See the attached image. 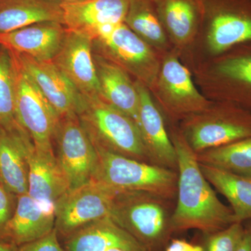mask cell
<instances>
[{"label":"cell","mask_w":251,"mask_h":251,"mask_svg":"<svg viewBox=\"0 0 251 251\" xmlns=\"http://www.w3.org/2000/svg\"><path fill=\"white\" fill-rule=\"evenodd\" d=\"M94 146L98 163L92 179L117 191L148 193L166 201L176 197L177 172L112 152L97 145Z\"/></svg>","instance_id":"5b68a950"},{"label":"cell","mask_w":251,"mask_h":251,"mask_svg":"<svg viewBox=\"0 0 251 251\" xmlns=\"http://www.w3.org/2000/svg\"><path fill=\"white\" fill-rule=\"evenodd\" d=\"M152 1L172 47L188 67L202 23V0Z\"/></svg>","instance_id":"4fadbf2b"},{"label":"cell","mask_w":251,"mask_h":251,"mask_svg":"<svg viewBox=\"0 0 251 251\" xmlns=\"http://www.w3.org/2000/svg\"><path fill=\"white\" fill-rule=\"evenodd\" d=\"M57 160L70 182L71 189L92 179L98 154L77 115L62 117L54 132Z\"/></svg>","instance_id":"8fae6325"},{"label":"cell","mask_w":251,"mask_h":251,"mask_svg":"<svg viewBox=\"0 0 251 251\" xmlns=\"http://www.w3.org/2000/svg\"><path fill=\"white\" fill-rule=\"evenodd\" d=\"M47 21L64 25L60 4L50 0H0V33Z\"/></svg>","instance_id":"cb8c5ba5"},{"label":"cell","mask_w":251,"mask_h":251,"mask_svg":"<svg viewBox=\"0 0 251 251\" xmlns=\"http://www.w3.org/2000/svg\"><path fill=\"white\" fill-rule=\"evenodd\" d=\"M150 91L164 118L173 125L212 103L198 88L191 71L174 49L162 57L156 80Z\"/></svg>","instance_id":"ba28073f"},{"label":"cell","mask_w":251,"mask_h":251,"mask_svg":"<svg viewBox=\"0 0 251 251\" xmlns=\"http://www.w3.org/2000/svg\"><path fill=\"white\" fill-rule=\"evenodd\" d=\"M53 204L36 201L28 193L18 196L14 215L5 228L3 241L17 247L47 235L54 229Z\"/></svg>","instance_id":"44dd1931"},{"label":"cell","mask_w":251,"mask_h":251,"mask_svg":"<svg viewBox=\"0 0 251 251\" xmlns=\"http://www.w3.org/2000/svg\"><path fill=\"white\" fill-rule=\"evenodd\" d=\"M245 230L243 223L236 222L209 234L204 251H236L242 242Z\"/></svg>","instance_id":"f1b7e54d"},{"label":"cell","mask_w":251,"mask_h":251,"mask_svg":"<svg viewBox=\"0 0 251 251\" xmlns=\"http://www.w3.org/2000/svg\"><path fill=\"white\" fill-rule=\"evenodd\" d=\"M18 66L16 120L27 132L35 148L53 150L54 132L60 117L18 62Z\"/></svg>","instance_id":"7c38bea8"},{"label":"cell","mask_w":251,"mask_h":251,"mask_svg":"<svg viewBox=\"0 0 251 251\" xmlns=\"http://www.w3.org/2000/svg\"><path fill=\"white\" fill-rule=\"evenodd\" d=\"M203 18L188 69L251 41V0H202Z\"/></svg>","instance_id":"3957f363"},{"label":"cell","mask_w":251,"mask_h":251,"mask_svg":"<svg viewBox=\"0 0 251 251\" xmlns=\"http://www.w3.org/2000/svg\"><path fill=\"white\" fill-rule=\"evenodd\" d=\"M249 221V227H250V228L251 229V220H250V221Z\"/></svg>","instance_id":"8d00e7d4"},{"label":"cell","mask_w":251,"mask_h":251,"mask_svg":"<svg viewBox=\"0 0 251 251\" xmlns=\"http://www.w3.org/2000/svg\"><path fill=\"white\" fill-rule=\"evenodd\" d=\"M120 248L148 251L138 240L110 218L97 220L66 237L65 251H107Z\"/></svg>","instance_id":"603a6c76"},{"label":"cell","mask_w":251,"mask_h":251,"mask_svg":"<svg viewBox=\"0 0 251 251\" xmlns=\"http://www.w3.org/2000/svg\"><path fill=\"white\" fill-rule=\"evenodd\" d=\"M50 1L61 4H64V3L75 2V1H81V0H50Z\"/></svg>","instance_id":"e575fe53"},{"label":"cell","mask_w":251,"mask_h":251,"mask_svg":"<svg viewBox=\"0 0 251 251\" xmlns=\"http://www.w3.org/2000/svg\"><path fill=\"white\" fill-rule=\"evenodd\" d=\"M16 251H65L59 242L58 234L54 228L47 235L18 247Z\"/></svg>","instance_id":"4dcf8cb0"},{"label":"cell","mask_w":251,"mask_h":251,"mask_svg":"<svg viewBox=\"0 0 251 251\" xmlns=\"http://www.w3.org/2000/svg\"><path fill=\"white\" fill-rule=\"evenodd\" d=\"M125 23L162 56L173 50L152 0H130Z\"/></svg>","instance_id":"d4e9b609"},{"label":"cell","mask_w":251,"mask_h":251,"mask_svg":"<svg viewBox=\"0 0 251 251\" xmlns=\"http://www.w3.org/2000/svg\"><path fill=\"white\" fill-rule=\"evenodd\" d=\"M67 28L58 22H41L9 32L0 33V44L16 52L52 61L60 49Z\"/></svg>","instance_id":"d6986e66"},{"label":"cell","mask_w":251,"mask_h":251,"mask_svg":"<svg viewBox=\"0 0 251 251\" xmlns=\"http://www.w3.org/2000/svg\"><path fill=\"white\" fill-rule=\"evenodd\" d=\"M196 154L201 164L251 179V137Z\"/></svg>","instance_id":"4316f807"},{"label":"cell","mask_w":251,"mask_h":251,"mask_svg":"<svg viewBox=\"0 0 251 251\" xmlns=\"http://www.w3.org/2000/svg\"><path fill=\"white\" fill-rule=\"evenodd\" d=\"M139 96L138 126L144 145L152 164L177 172V158L165 118L157 106L150 90L135 80Z\"/></svg>","instance_id":"2e32d148"},{"label":"cell","mask_w":251,"mask_h":251,"mask_svg":"<svg viewBox=\"0 0 251 251\" xmlns=\"http://www.w3.org/2000/svg\"><path fill=\"white\" fill-rule=\"evenodd\" d=\"M28 191L36 201L54 202L71 189L70 182L53 150H40L31 145L28 153Z\"/></svg>","instance_id":"ffe728a7"},{"label":"cell","mask_w":251,"mask_h":251,"mask_svg":"<svg viewBox=\"0 0 251 251\" xmlns=\"http://www.w3.org/2000/svg\"><path fill=\"white\" fill-rule=\"evenodd\" d=\"M117 193L95 179L69 190L53 204L57 234L67 237L86 225L110 218Z\"/></svg>","instance_id":"30bf717a"},{"label":"cell","mask_w":251,"mask_h":251,"mask_svg":"<svg viewBox=\"0 0 251 251\" xmlns=\"http://www.w3.org/2000/svg\"><path fill=\"white\" fill-rule=\"evenodd\" d=\"M200 166L207 181L228 201L236 222L250 221L251 179L201 163Z\"/></svg>","instance_id":"484cf974"},{"label":"cell","mask_w":251,"mask_h":251,"mask_svg":"<svg viewBox=\"0 0 251 251\" xmlns=\"http://www.w3.org/2000/svg\"><path fill=\"white\" fill-rule=\"evenodd\" d=\"M167 201L150 193L118 191L110 219L147 251L154 250L172 233Z\"/></svg>","instance_id":"52a82bcc"},{"label":"cell","mask_w":251,"mask_h":251,"mask_svg":"<svg viewBox=\"0 0 251 251\" xmlns=\"http://www.w3.org/2000/svg\"><path fill=\"white\" fill-rule=\"evenodd\" d=\"M178 128L196 153L251 137V111L228 101H212Z\"/></svg>","instance_id":"8992f818"},{"label":"cell","mask_w":251,"mask_h":251,"mask_svg":"<svg viewBox=\"0 0 251 251\" xmlns=\"http://www.w3.org/2000/svg\"><path fill=\"white\" fill-rule=\"evenodd\" d=\"M93 52L122 68L134 80L151 90L159 72L162 57L125 23L92 40Z\"/></svg>","instance_id":"9c48e42d"},{"label":"cell","mask_w":251,"mask_h":251,"mask_svg":"<svg viewBox=\"0 0 251 251\" xmlns=\"http://www.w3.org/2000/svg\"><path fill=\"white\" fill-rule=\"evenodd\" d=\"M130 0H81L64 3L63 23L69 30L94 40L125 23Z\"/></svg>","instance_id":"5bb4252c"},{"label":"cell","mask_w":251,"mask_h":251,"mask_svg":"<svg viewBox=\"0 0 251 251\" xmlns=\"http://www.w3.org/2000/svg\"><path fill=\"white\" fill-rule=\"evenodd\" d=\"M52 62L79 93L100 96L92 40L90 38L68 29L64 42Z\"/></svg>","instance_id":"e0dca14e"},{"label":"cell","mask_w":251,"mask_h":251,"mask_svg":"<svg viewBox=\"0 0 251 251\" xmlns=\"http://www.w3.org/2000/svg\"><path fill=\"white\" fill-rule=\"evenodd\" d=\"M168 130L177 158V202L171 232L193 229L209 235L236 223L233 211L216 196L177 125L168 124Z\"/></svg>","instance_id":"6da1fadb"},{"label":"cell","mask_w":251,"mask_h":251,"mask_svg":"<svg viewBox=\"0 0 251 251\" xmlns=\"http://www.w3.org/2000/svg\"><path fill=\"white\" fill-rule=\"evenodd\" d=\"M18 68L14 52L0 44V126L18 123L15 110Z\"/></svg>","instance_id":"83f0119b"},{"label":"cell","mask_w":251,"mask_h":251,"mask_svg":"<svg viewBox=\"0 0 251 251\" xmlns=\"http://www.w3.org/2000/svg\"><path fill=\"white\" fill-rule=\"evenodd\" d=\"M94 60L99 97L129 117L138 126L140 100L135 80L116 64L94 52Z\"/></svg>","instance_id":"7402d4cb"},{"label":"cell","mask_w":251,"mask_h":251,"mask_svg":"<svg viewBox=\"0 0 251 251\" xmlns=\"http://www.w3.org/2000/svg\"><path fill=\"white\" fill-rule=\"evenodd\" d=\"M107 251H137L132 250H127V249H120V248H115V249H110V250Z\"/></svg>","instance_id":"d590c367"},{"label":"cell","mask_w":251,"mask_h":251,"mask_svg":"<svg viewBox=\"0 0 251 251\" xmlns=\"http://www.w3.org/2000/svg\"><path fill=\"white\" fill-rule=\"evenodd\" d=\"M14 53L23 72L37 86L60 118L77 115L81 94L52 61Z\"/></svg>","instance_id":"9a60e30c"},{"label":"cell","mask_w":251,"mask_h":251,"mask_svg":"<svg viewBox=\"0 0 251 251\" xmlns=\"http://www.w3.org/2000/svg\"><path fill=\"white\" fill-rule=\"evenodd\" d=\"M165 251H204V247L193 245L181 239H173Z\"/></svg>","instance_id":"1f68e13d"},{"label":"cell","mask_w":251,"mask_h":251,"mask_svg":"<svg viewBox=\"0 0 251 251\" xmlns=\"http://www.w3.org/2000/svg\"><path fill=\"white\" fill-rule=\"evenodd\" d=\"M32 140L19 123L0 126V183L16 196L28 191V153Z\"/></svg>","instance_id":"ac0fdd59"},{"label":"cell","mask_w":251,"mask_h":251,"mask_svg":"<svg viewBox=\"0 0 251 251\" xmlns=\"http://www.w3.org/2000/svg\"><path fill=\"white\" fill-rule=\"evenodd\" d=\"M203 95L251 111V41L233 46L191 71Z\"/></svg>","instance_id":"7a4b0ae2"},{"label":"cell","mask_w":251,"mask_h":251,"mask_svg":"<svg viewBox=\"0 0 251 251\" xmlns=\"http://www.w3.org/2000/svg\"><path fill=\"white\" fill-rule=\"evenodd\" d=\"M17 248L13 243L0 241V251H16Z\"/></svg>","instance_id":"836d02e7"},{"label":"cell","mask_w":251,"mask_h":251,"mask_svg":"<svg viewBox=\"0 0 251 251\" xmlns=\"http://www.w3.org/2000/svg\"><path fill=\"white\" fill-rule=\"evenodd\" d=\"M18 196L0 183V241H3L5 228L14 215Z\"/></svg>","instance_id":"f546056e"},{"label":"cell","mask_w":251,"mask_h":251,"mask_svg":"<svg viewBox=\"0 0 251 251\" xmlns=\"http://www.w3.org/2000/svg\"><path fill=\"white\" fill-rule=\"evenodd\" d=\"M77 116L94 145L122 156L151 163L135 122L99 96L81 94Z\"/></svg>","instance_id":"277c9868"},{"label":"cell","mask_w":251,"mask_h":251,"mask_svg":"<svg viewBox=\"0 0 251 251\" xmlns=\"http://www.w3.org/2000/svg\"><path fill=\"white\" fill-rule=\"evenodd\" d=\"M236 251H251V229L246 227L245 233Z\"/></svg>","instance_id":"d6a6232c"}]
</instances>
